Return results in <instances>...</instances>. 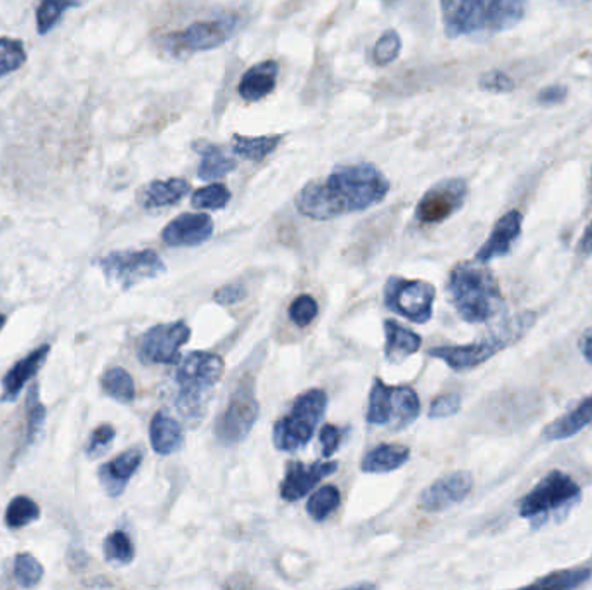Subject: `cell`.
Listing matches in <instances>:
<instances>
[{"label": "cell", "mask_w": 592, "mask_h": 590, "mask_svg": "<svg viewBox=\"0 0 592 590\" xmlns=\"http://www.w3.org/2000/svg\"><path fill=\"white\" fill-rule=\"evenodd\" d=\"M580 501L582 489L576 478L561 469H552L522 497L518 514L534 528H543L552 522V517H563Z\"/></svg>", "instance_id": "8992f818"}, {"label": "cell", "mask_w": 592, "mask_h": 590, "mask_svg": "<svg viewBox=\"0 0 592 590\" xmlns=\"http://www.w3.org/2000/svg\"><path fill=\"white\" fill-rule=\"evenodd\" d=\"M213 220L204 213H182L174 219L161 233L165 245L172 248L180 246H200L212 237Z\"/></svg>", "instance_id": "e0dca14e"}, {"label": "cell", "mask_w": 592, "mask_h": 590, "mask_svg": "<svg viewBox=\"0 0 592 590\" xmlns=\"http://www.w3.org/2000/svg\"><path fill=\"white\" fill-rule=\"evenodd\" d=\"M461 409V397L458 393H449V396H442L435 399L429 405V420H446V418H453L458 414Z\"/></svg>", "instance_id": "b9f144b4"}, {"label": "cell", "mask_w": 592, "mask_h": 590, "mask_svg": "<svg viewBox=\"0 0 592 590\" xmlns=\"http://www.w3.org/2000/svg\"><path fill=\"white\" fill-rule=\"evenodd\" d=\"M420 412V399L413 388L389 387L380 378L375 379L366 414L369 424L384 426L395 421L396 430H401L413 424Z\"/></svg>", "instance_id": "ba28073f"}, {"label": "cell", "mask_w": 592, "mask_h": 590, "mask_svg": "<svg viewBox=\"0 0 592 590\" xmlns=\"http://www.w3.org/2000/svg\"><path fill=\"white\" fill-rule=\"evenodd\" d=\"M115 436V427L111 426V424H101V426L96 427L92 435H90L89 444H87L89 457H98L102 453H107V448L113 444Z\"/></svg>", "instance_id": "60d3db41"}, {"label": "cell", "mask_w": 592, "mask_h": 590, "mask_svg": "<svg viewBox=\"0 0 592 590\" xmlns=\"http://www.w3.org/2000/svg\"><path fill=\"white\" fill-rule=\"evenodd\" d=\"M389 191V180L375 165H345L324 180L306 183L297 198V208L309 219L329 220L368 210L381 203Z\"/></svg>", "instance_id": "6da1fadb"}, {"label": "cell", "mask_w": 592, "mask_h": 590, "mask_svg": "<svg viewBox=\"0 0 592 590\" xmlns=\"http://www.w3.org/2000/svg\"><path fill=\"white\" fill-rule=\"evenodd\" d=\"M567 96V87L551 86L540 90L539 96H537V101H539L543 107H556V104H561V102H565Z\"/></svg>", "instance_id": "bcb514c9"}, {"label": "cell", "mask_w": 592, "mask_h": 590, "mask_svg": "<svg viewBox=\"0 0 592 590\" xmlns=\"http://www.w3.org/2000/svg\"><path fill=\"white\" fill-rule=\"evenodd\" d=\"M344 439V432L333 424H326L321 430V447H323V456L332 457L338 450L339 444Z\"/></svg>", "instance_id": "ee69618b"}, {"label": "cell", "mask_w": 592, "mask_h": 590, "mask_svg": "<svg viewBox=\"0 0 592 590\" xmlns=\"http://www.w3.org/2000/svg\"><path fill=\"white\" fill-rule=\"evenodd\" d=\"M480 89L492 92V94H504V92H511V90L515 89V80L510 75L501 71V69H494V71L482 75Z\"/></svg>", "instance_id": "7bdbcfd3"}, {"label": "cell", "mask_w": 592, "mask_h": 590, "mask_svg": "<svg viewBox=\"0 0 592 590\" xmlns=\"http://www.w3.org/2000/svg\"><path fill=\"white\" fill-rule=\"evenodd\" d=\"M402 42L395 30H387L381 35L380 41L375 45V59L378 65L387 66L395 62L396 56L401 54Z\"/></svg>", "instance_id": "f35d334b"}, {"label": "cell", "mask_w": 592, "mask_h": 590, "mask_svg": "<svg viewBox=\"0 0 592 590\" xmlns=\"http://www.w3.org/2000/svg\"><path fill=\"white\" fill-rule=\"evenodd\" d=\"M104 558L116 566L131 565L135 558L134 542L123 530H116L104 541Z\"/></svg>", "instance_id": "1f68e13d"}, {"label": "cell", "mask_w": 592, "mask_h": 590, "mask_svg": "<svg viewBox=\"0 0 592 590\" xmlns=\"http://www.w3.org/2000/svg\"><path fill=\"white\" fill-rule=\"evenodd\" d=\"M191 191L185 179L153 180L141 191L139 201L146 210L176 207Z\"/></svg>", "instance_id": "7402d4cb"}, {"label": "cell", "mask_w": 592, "mask_h": 590, "mask_svg": "<svg viewBox=\"0 0 592 590\" xmlns=\"http://www.w3.org/2000/svg\"><path fill=\"white\" fill-rule=\"evenodd\" d=\"M523 215L518 210H511L506 215L498 220V224L492 229L489 240L480 246L474 260L478 264H489L495 258H503L510 255L511 248L515 245L522 234Z\"/></svg>", "instance_id": "ac0fdd59"}, {"label": "cell", "mask_w": 592, "mask_h": 590, "mask_svg": "<svg viewBox=\"0 0 592 590\" xmlns=\"http://www.w3.org/2000/svg\"><path fill=\"white\" fill-rule=\"evenodd\" d=\"M344 590H376L375 583H359V586L347 587Z\"/></svg>", "instance_id": "681fc988"}, {"label": "cell", "mask_w": 592, "mask_h": 590, "mask_svg": "<svg viewBox=\"0 0 592 590\" xmlns=\"http://www.w3.org/2000/svg\"><path fill=\"white\" fill-rule=\"evenodd\" d=\"M339 501H342L339 490L336 489L335 485H326L309 499L306 513L315 522H324L329 514L335 513L336 509H338Z\"/></svg>", "instance_id": "d6a6232c"}, {"label": "cell", "mask_w": 592, "mask_h": 590, "mask_svg": "<svg viewBox=\"0 0 592 590\" xmlns=\"http://www.w3.org/2000/svg\"><path fill=\"white\" fill-rule=\"evenodd\" d=\"M282 135H261V137H245V135H234L233 149L237 156L249 159V162H261L270 153H275L281 144Z\"/></svg>", "instance_id": "f1b7e54d"}, {"label": "cell", "mask_w": 592, "mask_h": 590, "mask_svg": "<svg viewBox=\"0 0 592 590\" xmlns=\"http://www.w3.org/2000/svg\"><path fill=\"white\" fill-rule=\"evenodd\" d=\"M144 454L141 448H129L127 453L120 454L107 465L99 468L98 477L104 492L110 497L122 496L131 478L143 465Z\"/></svg>", "instance_id": "d6986e66"}, {"label": "cell", "mask_w": 592, "mask_h": 590, "mask_svg": "<svg viewBox=\"0 0 592 590\" xmlns=\"http://www.w3.org/2000/svg\"><path fill=\"white\" fill-rule=\"evenodd\" d=\"M149 439H152V447L156 454L170 456L185 444V433H182V426L174 420L172 415L156 412L152 424H149Z\"/></svg>", "instance_id": "cb8c5ba5"}, {"label": "cell", "mask_w": 592, "mask_h": 590, "mask_svg": "<svg viewBox=\"0 0 592 590\" xmlns=\"http://www.w3.org/2000/svg\"><path fill=\"white\" fill-rule=\"evenodd\" d=\"M384 336H387V346H384V355L390 363L401 364L405 358L416 354L421 348L420 334L413 333L407 327L402 326L396 321H384Z\"/></svg>", "instance_id": "d4e9b609"}, {"label": "cell", "mask_w": 592, "mask_h": 590, "mask_svg": "<svg viewBox=\"0 0 592 590\" xmlns=\"http://www.w3.org/2000/svg\"><path fill=\"white\" fill-rule=\"evenodd\" d=\"M411 457V450L404 445L383 444L380 447L372 448L371 453L366 454L360 469L371 475H381V472H392L402 468Z\"/></svg>", "instance_id": "484cf974"}, {"label": "cell", "mask_w": 592, "mask_h": 590, "mask_svg": "<svg viewBox=\"0 0 592 590\" xmlns=\"http://www.w3.org/2000/svg\"><path fill=\"white\" fill-rule=\"evenodd\" d=\"M102 391L120 403H131L135 399V385L132 376L123 367H111L101 378Z\"/></svg>", "instance_id": "f546056e"}, {"label": "cell", "mask_w": 592, "mask_h": 590, "mask_svg": "<svg viewBox=\"0 0 592 590\" xmlns=\"http://www.w3.org/2000/svg\"><path fill=\"white\" fill-rule=\"evenodd\" d=\"M45 408L38 399V387L33 385L26 399V444H32L45 421Z\"/></svg>", "instance_id": "74e56055"}, {"label": "cell", "mask_w": 592, "mask_h": 590, "mask_svg": "<svg viewBox=\"0 0 592 590\" xmlns=\"http://www.w3.org/2000/svg\"><path fill=\"white\" fill-rule=\"evenodd\" d=\"M260 414L257 397H255L254 379L245 378L237 383L231 396L227 408L215 424V436L224 447L242 444L257 423Z\"/></svg>", "instance_id": "9c48e42d"}, {"label": "cell", "mask_w": 592, "mask_h": 590, "mask_svg": "<svg viewBox=\"0 0 592 590\" xmlns=\"http://www.w3.org/2000/svg\"><path fill=\"white\" fill-rule=\"evenodd\" d=\"M191 338L185 321L158 324L144 333L137 355L143 364H179L180 348Z\"/></svg>", "instance_id": "4fadbf2b"}, {"label": "cell", "mask_w": 592, "mask_h": 590, "mask_svg": "<svg viewBox=\"0 0 592 590\" xmlns=\"http://www.w3.org/2000/svg\"><path fill=\"white\" fill-rule=\"evenodd\" d=\"M591 179H592V170H591Z\"/></svg>", "instance_id": "816d5d0a"}, {"label": "cell", "mask_w": 592, "mask_h": 590, "mask_svg": "<svg viewBox=\"0 0 592 590\" xmlns=\"http://www.w3.org/2000/svg\"><path fill=\"white\" fill-rule=\"evenodd\" d=\"M26 51L18 38L0 37V78L25 65Z\"/></svg>", "instance_id": "e575fe53"}, {"label": "cell", "mask_w": 592, "mask_h": 590, "mask_svg": "<svg viewBox=\"0 0 592 590\" xmlns=\"http://www.w3.org/2000/svg\"><path fill=\"white\" fill-rule=\"evenodd\" d=\"M80 8V2H58V0H45L37 8V30L41 35L49 33L58 25L63 14L70 9Z\"/></svg>", "instance_id": "d590c367"}, {"label": "cell", "mask_w": 592, "mask_h": 590, "mask_svg": "<svg viewBox=\"0 0 592 590\" xmlns=\"http://www.w3.org/2000/svg\"><path fill=\"white\" fill-rule=\"evenodd\" d=\"M14 578L21 587L32 589L44 578V566L30 553H20L14 558Z\"/></svg>", "instance_id": "836d02e7"}, {"label": "cell", "mask_w": 592, "mask_h": 590, "mask_svg": "<svg viewBox=\"0 0 592 590\" xmlns=\"http://www.w3.org/2000/svg\"><path fill=\"white\" fill-rule=\"evenodd\" d=\"M319 307L311 294H302L290 307L291 321L299 327H306L317 318Z\"/></svg>", "instance_id": "ab89813d"}, {"label": "cell", "mask_w": 592, "mask_h": 590, "mask_svg": "<svg viewBox=\"0 0 592 590\" xmlns=\"http://www.w3.org/2000/svg\"><path fill=\"white\" fill-rule=\"evenodd\" d=\"M231 201L230 189L224 183H212L206 188L198 189L191 198V204L201 210H222Z\"/></svg>", "instance_id": "8d00e7d4"}, {"label": "cell", "mask_w": 592, "mask_h": 590, "mask_svg": "<svg viewBox=\"0 0 592 590\" xmlns=\"http://www.w3.org/2000/svg\"><path fill=\"white\" fill-rule=\"evenodd\" d=\"M580 352H582L585 360L592 366V331L585 334L584 339L580 342Z\"/></svg>", "instance_id": "c3c4849f"}, {"label": "cell", "mask_w": 592, "mask_h": 590, "mask_svg": "<svg viewBox=\"0 0 592 590\" xmlns=\"http://www.w3.org/2000/svg\"><path fill=\"white\" fill-rule=\"evenodd\" d=\"M5 321H8V319H5V315L0 312V331L4 330Z\"/></svg>", "instance_id": "f907efd6"}, {"label": "cell", "mask_w": 592, "mask_h": 590, "mask_svg": "<svg viewBox=\"0 0 592 590\" xmlns=\"http://www.w3.org/2000/svg\"><path fill=\"white\" fill-rule=\"evenodd\" d=\"M242 21L237 16L219 18V20L197 21L182 32H174L165 38V44L174 53H203L217 49L236 35Z\"/></svg>", "instance_id": "7c38bea8"}, {"label": "cell", "mask_w": 592, "mask_h": 590, "mask_svg": "<svg viewBox=\"0 0 592 590\" xmlns=\"http://www.w3.org/2000/svg\"><path fill=\"white\" fill-rule=\"evenodd\" d=\"M591 575V568H585V566L565 568V570H556L544 575V577L537 578L528 586L520 587L516 590H577L589 582Z\"/></svg>", "instance_id": "4316f807"}, {"label": "cell", "mask_w": 592, "mask_h": 590, "mask_svg": "<svg viewBox=\"0 0 592 590\" xmlns=\"http://www.w3.org/2000/svg\"><path fill=\"white\" fill-rule=\"evenodd\" d=\"M437 297L434 286L421 279L390 277L384 286V303L395 314L425 324L434 315V302Z\"/></svg>", "instance_id": "8fae6325"}, {"label": "cell", "mask_w": 592, "mask_h": 590, "mask_svg": "<svg viewBox=\"0 0 592 590\" xmlns=\"http://www.w3.org/2000/svg\"><path fill=\"white\" fill-rule=\"evenodd\" d=\"M279 65L276 62H261L243 75L242 84H239V96L245 101H260L272 94L276 89V80H278Z\"/></svg>", "instance_id": "603a6c76"}, {"label": "cell", "mask_w": 592, "mask_h": 590, "mask_svg": "<svg viewBox=\"0 0 592 590\" xmlns=\"http://www.w3.org/2000/svg\"><path fill=\"white\" fill-rule=\"evenodd\" d=\"M577 253L582 258L592 257V220L589 222L588 227H585L582 237H580L579 245H577Z\"/></svg>", "instance_id": "7dc6e473"}, {"label": "cell", "mask_w": 592, "mask_h": 590, "mask_svg": "<svg viewBox=\"0 0 592 590\" xmlns=\"http://www.w3.org/2000/svg\"><path fill=\"white\" fill-rule=\"evenodd\" d=\"M49 354L51 345L38 346L9 369L8 375L2 379V402H14L18 399L30 379L35 378L41 371Z\"/></svg>", "instance_id": "ffe728a7"}, {"label": "cell", "mask_w": 592, "mask_h": 590, "mask_svg": "<svg viewBox=\"0 0 592 590\" xmlns=\"http://www.w3.org/2000/svg\"><path fill=\"white\" fill-rule=\"evenodd\" d=\"M224 376V360L210 352H191L174 372L172 405L189 426L201 423L209 411L213 390Z\"/></svg>", "instance_id": "7a4b0ae2"}, {"label": "cell", "mask_w": 592, "mask_h": 590, "mask_svg": "<svg viewBox=\"0 0 592 590\" xmlns=\"http://www.w3.org/2000/svg\"><path fill=\"white\" fill-rule=\"evenodd\" d=\"M38 517H41V508H38L37 502L30 497L18 496L9 502L8 511H5V525L13 530L23 528L30 523L37 522Z\"/></svg>", "instance_id": "4dcf8cb0"}, {"label": "cell", "mask_w": 592, "mask_h": 590, "mask_svg": "<svg viewBox=\"0 0 592 590\" xmlns=\"http://www.w3.org/2000/svg\"><path fill=\"white\" fill-rule=\"evenodd\" d=\"M447 297L462 321L483 324L504 310L503 291L485 265L461 261L450 270Z\"/></svg>", "instance_id": "277c9868"}, {"label": "cell", "mask_w": 592, "mask_h": 590, "mask_svg": "<svg viewBox=\"0 0 592 590\" xmlns=\"http://www.w3.org/2000/svg\"><path fill=\"white\" fill-rule=\"evenodd\" d=\"M440 5L449 38L491 37L522 23L527 11L525 4L516 0H446Z\"/></svg>", "instance_id": "3957f363"}, {"label": "cell", "mask_w": 592, "mask_h": 590, "mask_svg": "<svg viewBox=\"0 0 592 590\" xmlns=\"http://www.w3.org/2000/svg\"><path fill=\"white\" fill-rule=\"evenodd\" d=\"M468 198V183L462 179H447L429 189L416 207L421 224H440L461 210Z\"/></svg>", "instance_id": "5bb4252c"}, {"label": "cell", "mask_w": 592, "mask_h": 590, "mask_svg": "<svg viewBox=\"0 0 592 590\" xmlns=\"http://www.w3.org/2000/svg\"><path fill=\"white\" fill-rule=\"evenodd\" d=\"M246 298V288L243 285H227L219 289L213 300L221 305H236Z\"/></svg>", "instance_id": "f6af8a7d"}, {"label": "cell", "mask_w": 592, "mask_h": 590, "mask_svg": "<svg viewBox=\"0 0 592 590\" xmlns=\"http://www.w3.org/2000/svg\"><path fill=\"white\" fill-rule=\"evenodd\" d=\"M592 426V396L580 400L576 408L565 412L558 420L544 427L543 436L548 442H561V439L572 438L588 427Z\"/></svg>", "instance_id": "44dd1931"}, {"label": "cell", "mask_w": 592, "mask_h": 590, "mask_svg": "<svg viewBox=\"0 0 592 590\" xmlns=\"http://www.w3.org/2000/svg\"><path fill=\"white\" fill-rule=\"evenodd\" d=\"M194 147L198 149V155L201 156L200 168H198V177L201 180L222 179L236 168V162L231 156L225 155L221 147L204 143V141L194 144Z\"/></svg>", "instance_id": "83f0119b"}, {"label": "cell", "mask_w": 592, "mask_h": 590, "mask_svg": "<svg viewBox=\"0 0 592 590\" xmlns=\"http://www.w3.org/2000/svg\"><path fill=\"white\" fill-rule=\"evenodd\" d=\"M326 408V391L319 388L305 391L294 400L291 411L276 423L272 432L276 448L282 453H297L305 447L323 420Z\"/></svg>", "instance_id": "52a82bcc"}, {"label": "cell", "mask_w": 592, "mask_h": 590, "mask_svg": "<svg viewBox=\"0 0 592 590\" xmlns=\"http://www.w3.org/2000/svg\"><path fill=\"white\" fill-rule=\"evenodd\" d=\"M537 315L532 310L520 312L515 318L504 319L498 327L487 334L485 338L459 346H437L428 352L429 357L440 358L456 372L471 371L487 360L506 350L535 326Z\"/></svg>", "instance_id": "5b68a950"}, {"label": "cell", "mask_w": 592, "mask_h": 590, "mask_svg": "<svg viewBox=\"0 0 592 590\" xmlns=\"http://www.w3.org/2000/svg\"><path fill=\"white\" fill-rule=\"evenodd\" d=\"M336 469H338V463L317 460L314 465L306 466L300 460H290L281 483L282 499L288 502L300 501L314 489L319 481L333 475Z\"/></svg>", "instance_id": "2e32d148"}, {"label": "cell", "mask_w": 592, "mask_h": 590, "mask_svg": "<svg viewBox=\"0 0 592 590\" xmlns=\"http://www.w3.org/2000/svg\"><path fill=\"white\" fill-rule=\"evenodd\" d=\"M473 475L470 471L449 472L421 493L420 505L428 513H442L465 501L473 490Z\"/></svg>", "instance_id": "9a60e30c"}, {"label": "cell", "mask_w": 592, "mask_h": 590, "mask_svg": "<svg viewBox=\"0 0 592 590\" xmlns=\"http://www.w3.org/2000/svg\"><path fill=\"white\" fill-rule=\"evenodd\" d=\"M98 265L108 282L123 289L134 288L167 272L164 260L153 249L113 252L98 260Z\"/></svg>", "instance_id": "30bf717a"}]
</instances>
